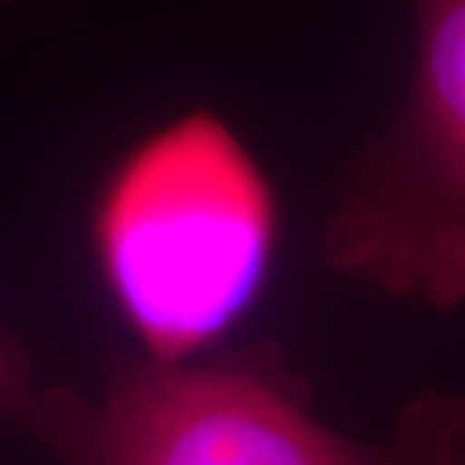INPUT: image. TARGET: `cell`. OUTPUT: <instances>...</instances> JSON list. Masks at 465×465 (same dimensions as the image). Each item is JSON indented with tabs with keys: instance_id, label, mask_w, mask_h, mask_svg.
<instances>
[{
	"instance_id": "cell-1",
	"label": "cell",
	"mask_w": 465,
	"mask_h": 465,
	"mask_svg": "<svg viewBox=\"0 0 465 465\" xmlns=\"http://www.w3.org/2000/svg\"><path fill=\"white\" fill-rule=\"evenodd\" d=\"M25 430L58 465H465V396L423 390L387 435L357 439L269 341L118 357L94 393L43 384Z\"/></svg>"
},
{
	"instance_id": "cell-2",
	"label": "cell",
	"mask_w": 465,
	"mask_h": 465,
	"mask_svg": "<svg viewBox=\"0 0 465 465\" xmlns=\"http://www.w3.org/2000/svg\"><path fill=\"white\" fill-rule=\"evenodd\" d=\"M275 239L272 182L212 109L139 139L91 212L100 282L143 357L166 362L212 351L245 314Z\"/></svg>"
},
{
	"instance_id": "cell-3",
	"label": "cell",
	"mask_w": 465,
	"mask_h": 465,
	"mask_svg": "<svg viewBox=\"0 0 465 465\" xmlns=\"http://www.w3.org/2000/svg\"><path fill=\"white\" fill-rule=\"evenodd\" d=\"M408 4L411 88L341 170L318 260L390 300L457 312L465 305V0Z\"/></svg>"
},
{
	"instance_id": "cell-4",
	"label": "cell",
	"mask_w": 465,
	"mask_h": 465,
	"mask_svg": "<svg viewBox=\"0 0 465 465\" xmlns=\"http://www.w3.org/2000/svg\"><path fill=\"white\" fill-rule=\"evenodd\" d=\"M43 393V381L36 378L31 351L15 332L0 323V426H18L31 420Z\"/></svg>"
},
{
	"instance_id": "cell-5",
	"label": "cell",
	"mask_w": 465,
	"mask_h": 465,
	"mask_svg": "<svg viewBox=\"0 0 465 465\" xmlns=\"http://www.w3.org/2000/svg\"><path fill=\"white\" fill-rule=\"evenodd\" d=\"M4 4H13V0H0V6H4Z\"/></svg>"
}]
</instances>
